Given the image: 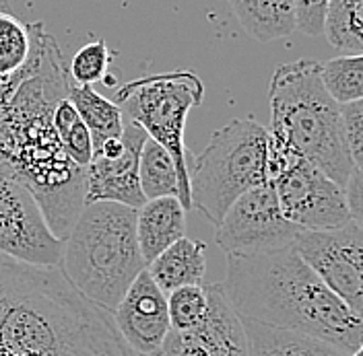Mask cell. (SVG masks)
<instances>
[{
	"mask_svg": "<svg viewBox=\"0 0 363 356\" xmlns=\"http://www.w3.org/2000/svg\"><path fill=\"white\" fill-rule=\"evenodd\" d=\"M31 56V25L0 11V83L19 74Z\"/></svg>",
	"mask_w": 363,
	"mask_h": 356,
	"instance_id": "44dd1931",
	"label": "cell"
},
{
	"mask_svg": "<svg viewBox=\"0 0 363 356\" xmlns=\"http://www.w3.org/2000/svg\"><path fill=\"white\" fill-rule=\"evenodd\" d=\"M203 99L204 85L196 72L172 70L126 83L116 93L113 101L130 122L138 124L174 159L180 181V202L186 210L192 208V198L184 130L190 110L199 108Z\"/></svg>",
	"mask_w": 363,
	"mask_h": 356,
	"instance_id": "8992f818",
	"label": "cell"
},
{
	"mask_svg": "<svg viewBox=\"0 0 363 356\" xmlns=\"http://www.w3.org/2000/svg\"><path fill=\"white\" fill-rule=\"evenodd\" d=\"M60 270L97 307L112 313L147 270L136 239V210L113 202L83 206L65 239Z\"/></svg>",
	"mask_w": 363,
	"mask_h": 356,
	"instance_id": "277c9868",
	"label": "cell"
},
{
	"mask_svg": "<svg viewBox=\"0 0 363 356\" xmlns=\"http://www.w3.org/2000/svg\"><path fill=\"white\" fill-rule=\"evenodd\" d=\"M147 138V132L128 120L120 136V151L116 155H93L85 169V206L113 202L138 210L147 202L138 179V163Z\"/></svg>",
	"mask_w": 363,
	"mask_h": 356,
	"instance_id": "7c38bea8",
	"label": "cell"
},
{
	"mask_svg": "<svg viewBox=\"0 0 363 356\" xmlns=\"http://www.w3.org/2000/svg\"><path fill=\"white\" fill-rule=\"evenodd\" d=\"M208 313L190 332H169L153 356H248L242 317L231 307L221 282L208 285Z\"/></svg>",
	"mask_w": 363,
	"mask_h": 356,
	"instance_id": "8fae6325",
	"label": "cell"
},
{
	"mask_svg": "<svg viewBox=\"0 0 363 356\" xmlns=\"http://www.w3.org/2000/svg\"><path fill=\"white\" fill-rule=\"evenodd\" d=\"M186 233V208L178 198L147 200L136 210V239L149 266L169 245Z\"/></svg>",
	"mask_w": 363,
	"mask_h": 356,
	"instance_id": "5bb4252c",
	"label": "cell"
},
{
	"mask_svg": "<svg viewBox=\"0 0 363 356\" xmlns=\"http://www.w3.org/2000/svg\"><path fill=\"white\" fill-rule=\"evenodd\" d=\"M221 285L244 321L318 338L347 355L362 344V319L326 287L294 245L264 255L227 258Z\"/></svg>",
	"mask_w": 363,
	"mask_h": 356,
	"instance_id": "7a4b0ae2",
	"label": "cell"
},
{
	"mask_svg": "<svg viewBox=\"0 0 363 356\" xmlns=\"http://www.w3.org/2000/svg\"><path fill=\"white\" fill-rule=\"evenodd\" d=\"M351 356H363V340H362V344H359V348H357V350H355Z\"/></svg>",
	"mask_w": 363,
	"mask_h": 356,
	"instance_id": "f546056e",
	"label": "cell"
},
{
	"mask_svg": "<svg viewBox=\"0 0 363 356\" xmlns=\"http://www.w3.org/2000/svg\"><path fill=\"white\" fill-rule=\"evenodd\" d=\"M0 11H11V4H9V0H0Z\"/></svg>",
	"mask_w": 363,
	"mask_h": 356,
	"instance_id": "f1b7e54d",
	"label": "cell"
},
{
	"mask_svg": "<svg viewBox=\"0 0 363 356\" xmlns=\"http://www.w3.org/2000/svg\"><path fill=\"white\" fill-rule=\"evenodd\" d=\"M167 313L172 332H190L203 323L208 313L206 287H182L167 294Z\"/></svg>",
	"mask_w": 363,
	"mask_h": 356,
	"instance_id": "cb8c5ba5",
	"label": "cell"
},
{
	"mask_svg": "<svg viewBox=\"0 0 363 356\" xmlns=\"http://www.w3.org/2000/svg\"><path fill=\"white\" fill-rule=\"evenodd\" d=\"M347 149L355 169H363V99L340 105Z\"/></svg>",
	"mask_w": 363,
	"mask_h": 356,
	"instance_id": "484cf974",
	"label": "cell"
},
{
	"mask_svg": "<svg viewBox=\"0 0 363 356\" xmlns=\"http://www.w3.org/2000/svg\"><path fill=\"white\" fill-rule=\"evenodd\" d=\"M108 68H110V50L104 40H97L83 45L74 54L68 74L77 85H93L97 81H104Z\"/></svg>",
	"mask_w": 363,
	"mask_h": 356,
	"instance_id": "d4e9b609",
	"label": "cell"
},
{
	"mask_svg": "<svg viewBox=\"0 0 363 356\" xmlns=\"http://www.w3.org/2000/svg\"><path fill=\"white\" fill-rule=\"evenodd\" d=\"M267 159L269 130L262 124L238 117L221 126L203 153L194 156L190 171L192 208L217 226L240 196L269 183Z\"/></svg>",
	"mask_w": 363,
	"mask_h": 356,
	"instance_id": "5b68a950",
	"label": "cell"
},
{
	"mask_svg": "<svg viewBox=\"0 0 363 356\" xmlns=\"http://www.w3.org/2000/svg\"><path fill=\"white\" fill-rule=\"evenodd\" d=\"M294 2L297 31L310 38L324 35V23H326L330 0H294Z\"/></svg>",
	"mask_w": 363,
	"mask_h": 356,
	"instance_id": "4316f807",
	"label": "cell"
},
{
	"mask_svg": "<svg viewBox=\"0 0 363 356\" xmlns=\"http://www.w3.org/2000/svg\"><path fill=\"white\" fill-rule=\"evenodd\" d=\"M147 272L165 294L182 287H201L206 274V243L182 237L159 253Z\"/></svg>",
	"mask_w": 363,
	"mask_h": 356,
	"instance_id": "9a60e30c",
	"label": "cell"
},
{
	"mask_svg": "<svg viewBox=\"0 0 363 356\" xmlns=\"http://www.w3.org/2000/svg\"><path fill=\"white\" fill-rule=\"evenodd\" d=\"M65 241L45 223L31 192L0 173V253L33 266H58Z\"/></svg>",
	"mask_w": 363,
	"mask_h": 356,
	"instance_id": "30bf717a",
	"label": "cell"
},
{
	"mask_svg": "<svg viewBox=\"0 0 363 356\" xmlns=\"http://www.w3.org/2000/svg\"><path fill=\"white\" fill-rule=\"evenodd\" d=\"M269 142L312 163L345 188L353 161L347 149L342 112L322 83V64L294 60L272 72L269 85Z\"/></svg>",
	"mask_w": 363,
	"mask_h": 356,
	"instance_id": "3957f363",
	"label": "cell"
},
{
	"mask_svg": "<svg viewBox=\"0 0 363 356\" xmlns=\"http://www.w3.org/2000/svg\"><path fill=\"white\" fill-rule=\"evenodd\" d=\"M67 99L81 115L93 140V153L106 144L108 140H116L124 130V113L122 110L106 99L101 93L93 89V85H77L72 83L68 89Z\"/></svg>",
	"mask_w": 363,
	"mask_h": 356,
	"instance_id": "ac0fdd59",
	"label": "cell"
},
{
	"mask_svg": "<svg viewBox=\"0 0 363 356\" xmlns=\"http://www.w3.org/2000/svg\"><path fill=\"white\" fill-rule=\"evenodd\" d=\"M342 190H345L351 223L363 229V169H353Z\"/></svg>",
	"mask_w": 363,
	"mask_h": 356,
	"instance_id": "83f0119b",
	"label": "cell"
},
{
	"mask_svg": "<svg viewBox=\"0 0 363 356\" xmlns=\"http://www.w3.org/2000/svg\"><path fill=\"white\" fill-rule=\"evenodd\" d=\"M52 124H54L56 136H58L68 159L74 165L87 169L93 161V140H91V134L87 126L83 124L81 115L77 113L68 99H60L56 103Z\"/></svg>",
	"mask_w": 363,
	"mask_h": 356,
	"instance_id": "7402d4cb",
	"label": "cell"
},
{
	"mask_svg": "<svg viewBox=\"0 0 363 356\" xmlns=\"http://www.w3.org/2000/svg\"><path fill=\"white\" fill-rule=\"evenodd\" d=\"M294 247L340 301L363 321V229L299 231Z\"/></svg>",
	"mask_w": 363,
	"mask_h": 356,
	"instance_id": "9c48e42d",
	"label": "cell"
},
{
	"mask_svg": "<svg viewBox=\"0 0 363 356\" xmlns=\"http://www.w3.org/2000/svg\"><path fill=\"white\" fill-rule=\"evenodd\" d=\"M322 83L340 105L363 99V54H345L322 64Z\"/></svg>",
	"mask_w": 363,
	"mask_h": 356,
	"instance_id": "603a6c76",
	"label": "cell"
},
{
	"mask_svg": "<svg viewBox=\"0 0 363 356\" xmlns=\"http://www.w3.org/2000/svg\"><path fill=\"white\" fill-rule=\"evenodd\" d=\"M269 183L283 217L301 231H333L351 223L345 190L301 156L287 163Z\"/></svg>",
	"mask_w": 363,
	"mask_h": 356,
	"instance_id": "ba28073f",
	"label": "cell"
},
{
	"mask_svg": "<svg viewBox=\"0 0 363 356\" xmlns=\"http://www.w3.org/2000/svg\"><path fill=\"white\" fill-rule=\"evenodd\" d=\"M299 231L283 217L274 188L262 183L229 206L215 241L227 258H252L291 247Z\"/></svg>",
	"mask_w": 363,
	"mask_h": 356,
	"instance_id": "52a82bcc",
	"label": "cell"
},
{
	"mask_svg": "<svg viewBox=\"0 0 363 356\" xmlns=\"http://www.w3.org/2000/svg\"><path fill=\"white\" fill-rule=\"evenodd\" d=\"M242 29L260 44L289 38L297 31L294 0H227Z\"/></svg>",
	"mask_w": 363,
	"mask_h": 356,
	"instance_id": "2e32d148",
	"label": "cell"
},
{
	"mask_svg": "<svg viewBox=\"0 0 363 356\" xmlns=\"http://www.w3.org/2000/svg\"><path fill=\"white\" fill-rule=\"evenodd\" d=\"M138 179L145 200H157V198L180 200V181H178L174 159L159 142L151 138L145 140L140 153Z\"/></svg>",
	"mask_w": 363,
	"mask_h": 356,
	"instance_id": "d6986e66",
	"label": "cell"
},
{
	"mask_svg": "<svg viewBox=\"0 0 363 356\" xmlns=\"http://www.w3.org/2000/svg\"><path fill=\"white\" fill-rule=\"evenodd\" d=\"M113 323L135 356H153L172 332L167 294L143 270L112 311Z\"/></svg>",
	"mask_w": 363,
	"mask_h": 356,
	"instance_id": "4fadbf2b",
	"label": "cell"
},
{
	"mask_svg": "<svg viewBox=\"0 0 363 356\" xmlns=\"http://www.w3.org/2000/svg\"><path fill=\"white\" fill-rule=\"evenodd\" d=\"M244 321V319H242ZM248 356H351L318 338L244 321Z\"/></svg>",
	"mask_w": 363,
	"mask_h": 356,
	"instance_id": "e0dca14e",
	"label": "cell"
},
{
	"mask_svg": "<svg viewBox=\"0 0 363 356\" xmlns=\"http://www.w3.org/2000/svg\"><path fill=\"white\" fill-rule=\"evenodd\" d=\"M324 35L342 54H363V0H330Z\"/></svg>",
	"mask_w": 363,
	"mask_h": 356,
	"instance_id": "ffe728a7",
	"label": "cell"
},
{
	"mask_svg": "<svg viewBox=\"0 0 363 356\" xmlns=\"http://www.w3.org/2000/svg\"><path fill=\"white\" fill-rule=\"evenodd\" d=\"M0 356H135L112 313L74 289L58 266L0 253Z\"/></svg>",
	"mask_w": 363,
	"mask_h": 356,
	"instance_id": "6da1fadb",
	"label": "cell"
}]
</instances>
